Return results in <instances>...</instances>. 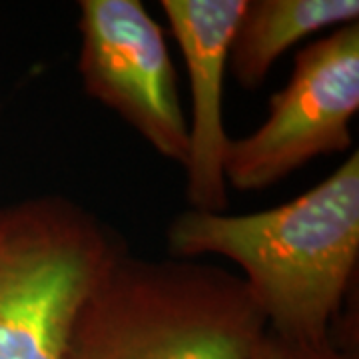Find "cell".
Returning <instances> with one entry per match:
<instances>
[{
	"instance_id": "obj_8",
	"label": "cell",
	"mask_w": 359,
	"mask_h": 359,
	"mask_svg": "<svg viewBox=\"0 0 359 359\" xmlns=\"http://www.w3.org/2000/svg\"><path fill=\"white\" fill-rule=\"evenodd\" d=\"M250 359H359V353L351 335L334 334L323 341H297L266 327Z\"/></svg>"
},
{
	"instance_id": "obj_7",
	"label": "cell",
	"mask_w": 359,
	"mask_h": 359,
	"mask_svg": "<svg viewBox=\"0 0 359 359\" xmlns=\"http://www.w3.org/2000/svg\"><path fill=\"white\" fill-rule=\"evenodd\" d=\"M358 0H245L230 48V70L257 90L287 48L325 28L355 25Z\"/></svg>"
},
{
	"instance_id": "obj_1",
	"label": "cell",
	"mask_w": 359,
	"mask_h": 359,
	"mask_svg": "<svg viewBox=\"0 0 359 359\" xmlns=\"http://www.w3.org/2000/svg\"><path fill=\"white\" fill-rule=\"evenodd\" d=\"M166 238L178 259L222 256L240 266L268 330L330 339L359 262V154L287 204L240 216L188 210Z\"/></svg>"
},
{
	"instance_id": "obj_6",
	"label": "cell",
	"mask_w": 359,
	"mask_h": 359,
	"mask_svg": "<svg viewBox=\"0 0 359 359\" xmlns=\"http://www.w3.org/2000/svg\"><path fill=\"white\" fill-rule=\"evenodd\" d=\"M162 11L178 42L190 78L192 118L188 120L186 196L192 210H228L224 126V78L245 0H162Z\"/></svg>"
},
{
	"instance_id": "obj_5",
	"label": "cell",
	"mask_w": 359,
	"mask_h": 359,
	"mask_svg": "<svg viewBox=\"0 0 359 359\" xmlns=\"http://www.w3.org/2000/svg\"><path fill=\"white\" fill-rule=\"evenodd\" d=\"M78 72L84 90L180 166L188 118L162 26L140 0H82Z\"/></svg>"
},
{
	"instance_id": "obj_2",
	"label": "cell",
	"mask_w": 359,
	"mask_h": 359,
	"mask_svg": "<svg viewBox=\"0 0 359 359\" xmlns=\"http://www.w3.org/2000/svg\"><path fill=\"white\" fill-rule=\"evenodd\" d=\"M266 327L240 276L126 252L78 309L62 359H250Z\"/></svg>"
},
{
	"instance_id": "obj_4",
	"label": "cell",
	"mask_w": 359,
	"mask_h": 359,
	"mask_svg": "<svg viewBox=\"0 0 359 359\" xmlns=\"http://www.w3.org/2000/svg\"><path fill=\"white\" fill-rule=\"evenodd\" d=\"M359 110V25L335 28L295 56L287 84L269 98L262 126L231 138L228 188L256 192L276 186L313 158L351 148Z\"/></svg>"
},
{
	"instance_id": "obj_3",
	"label": "cell",
	"mask_w": 359,
	"mask_h": 359,
	"mask_svg": "<svg viewBox=\"0 0 359 359\" xmlns=\"http://www.w3.org/2000/svg\"><path fill=\"white\" fill-rule=\"evenodd\" d=\"M126 252L65 196L0 205V359H62L78 309Z\"/></svg>"
}]
</instances>
